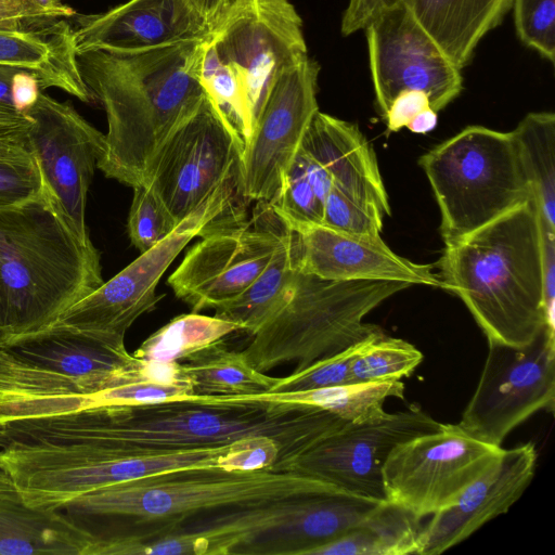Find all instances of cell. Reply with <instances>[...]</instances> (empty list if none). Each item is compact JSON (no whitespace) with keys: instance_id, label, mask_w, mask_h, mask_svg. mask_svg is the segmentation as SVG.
Returning <instances> with one entry per match:
<instances>
[{"instance_id":"43","label":"cell","mask_w":555,"mask_h":555,"mask_svg":"<svg viewBox=\"0 0 555 555\" xmlns=\"http://www.w3.org/2000/svg\"><path fill=\"white\" fill-rule=\"evenodd\" d=\"M31 118L0 104V156L25 157L34 154L28 141Z\"/></svg>"},{"instance_id":"18","label":"cell","mask_w":555,"mask_h":555,"mask_svg":"<svg viewBox=\"0 0 555 555\" xmlns=\"http://www.w3.org/2000/svg\"><path fill=\"white\" fill-rule=\"evenodd\" d=\"M284 222L293 231L295 264L300 273L331 281H393L444 289L435 266L399 256L380 236H356L323 224Z\"/></svg>"},{"instance_id":"30","label":"cell","mask_w":555,"mask_h":555,"mask_svg":"<svg viewBox=\"0 0 555 555\" xmlns=\"http://www.w3.org/2000/svg\"><path fill=\"white\" fill-rule=\"evenodd\" d=\"M179 362L192 384L194 396H260L269 393L280 379L256 370L242 351L231 350L223 340Z\"/></svg>"},{"instance_id":"14","label":"cell","mask_w":555,"mask_h":555,"mask_svg":"<svg viewBox=\"0 0 555 555\" xmlns=\"http://www.w3.org/2000/svg\"><path fill=\"white\" fill-rule=\"evenodd\" d=\"M370 73L382 116L402 91L424 92L439 112L460 95V69L423 28L403 0L377 13L364 27Z\"/></svg>"},{"instance_id":"8","label":"cell","mask_w":555,"mask_h":555,"mask_svg":"<svg viewBox=\"0 0 555 555\" xmlns=\"http://www.w3.org/2000/svg\"><path fill=\"white\" fill-rule=\"evenodd\" d=\"M238 196L244 197L241 177L221 184L168 236L69 307L50 326L91 334L119 352L129 353L125 335L139 317L153 310L162 299L163 296L156 294L160 278L191 240L240 206Z\"/></svg>"},{"instance_id":"37","label":"cell","mask_w":555,"mask_h":555,"mask_svg":"<svg viewBox=\"0 0 555 555\" xmlns=\"http://www.w3.org/2000/svg\"><path fill=\"white\" fill-rule=\"evenodd\" d=\"M178 225L164 203L147 184L133 188L127 229L131 243L144 253L168 236Z\"/></svg>"},{"instance_id":"16","label":"cell","mask_w":555,"mask_h":555,"mask_svg":"<svg viewBox=\"0 0 555 555\" xmlns=\"http://www.w3.org/2000/svg\"><path fill=\"white\" fill-rule=\"evenodd\" d=\"M320 65L309 56L286 68L272 85L244 143L242 193L271 202L282 188L308 127L319 111Z\"/></svg>"},{"instance_id":"7","label":"cell","mask_w":555,"mask_h":555,"mask_svg":"<svg viewBox=\"0 0 555 555\" xmlns=\"http://www.w3.org/2000/svg\"><path fill=\"white\" fill-rule=\"evenodd\" d=\"M444 244L528 202L533 192L513 132L468 126L420 157Z\"/></svg>"},{"instance_id":"3","label":"cell","mask_w":555,"mask_h":555,"mask_svg":"<svg viewBox=\"0 0 555 555\" xmlns=\"http://www.w3.org/2000/svg\"><path fill=\"white\" fill-rule=\"evenodd\" d=\"M103 282L99 250L48 182L31 199L0 208V308L12 344L48 328Z\"/></svg>"},{"instance_id":"44","label":"cell","mask_w":555,"mask_h":555,"mask_svg":"<svg viewBox=\"0 0 555 555\" xmlns=\"http://www.w3.org/2000/svg\"><path fill=\"white\" fill-rule=\"evenodd\" d=\"M430 107L428 96L417 90L400 92L390 103L384 119L388 131H399L422 111Z\"/></svg>"},{"instance_id":"2","label":"cell","mask_w":555,"mask_h":555,"mask_svg":"<svg viewBox=\"0 0 555 555\" xmlns=\"http://www.w3.org/2000/svg\"><path fill=\"white\" fill-rule=\"evenodd\" d=\"M202 41L141 52H80L77 64L93 101L107 119L96 167L131 188L143 184L166 139L201 104Z\"/></svg>"},{"instance_id":"39","label":"cell","mask_w":555,"mask_h":555,"mask_svg":"<svg viewBox=\"0 0 555 555\" xmlns=\"http://www.w3.org/2000/svg\"><path fill=\"white\" fill-rule=\"evenodd\" d=\"M362 340L340 352L312 363L302 371L293 372L286 377H280L270 392L307 391L352 383L350 363L359 351Z\"/></svg>"},{"instance_id":"21","label":"cell","mask_w":555,"mask_h":555,"mask_svg":"<svg viewBox=\"0 0 555 555\" xmlns=\"http://www.w3.org/2000/svg\"><path fill=\"white\" fill-rule=\"evenodd\" d=\"M320 493L228 508L173 525L156 526L144 538L142 552L152 555L242 554L255 539L294 518Z\"/></svg>"},{"instance_id":"35","label":"cell","mask_w":555,"mask_h":555,"mask_svg":"<svg viewBox=\"0 0 555 555\" xmlns=\"http://www.w3.org/2000/svg\"><path fill=\"white\" fill-rule=\"evenodd\" d=\"M332 185L333 180L324 167L300 149L282 188L269 203L286 221L321 224Z\"/></svg>"},{"instance_id":"34","label":"cell","mask_w":555,"mask_h":555,"mask_svg":"<svg viewBox=\"0 0 555 555\" xmlns=\"http://www.w3.org/2000/svg\"><path fill=\"white\" fill-rule=\"evenodd\" d=\"M266 395L276 400L323 409L345 422H362L383 414L388 398L403 399L404 384L401 380L348 383L307 391Z\"/></svg>"},{"instance_id":"12","label":"cell","mask_w":555,"mask_h":555,"mask_svg":"<svg viewBox=\"0 0 555 555\" xmlns=\"http://www.w3.org/2000/svg\"><path fill=\"white\" fill-rule=\"evenodd\" d=\"M503 448L482 442L457 424L397 444L384 468L386 501L423 519L455 503L501 455Z\"/></svg>"},{"instance_id":"40","label":"cell","mask_w":555,"mask_h":555,"mask_svg":"<svg viewBox=\"0 0 555 555\" xmlns=\"http://www.w3.org/2000/svg\"><path fill=\"white\" fill-rule=\"evenodd\" d=\"M384 217L354 202L332 185L323 210V225L337 232L363 237H379Z\"/></svg>"},{"instance_id":"47","label":"cell","mask_w":555,"mask_h":555,"mask_svg":"<svg viewBox=\"0 0 555 555\" xmlns=\"http://www.w3.org/2000/svg\"><path fill=\"white\" fill-rule=\"evenodd\" d=\"M23 70L0 66V104L14 108L13 90ZM15 109V108H14Z\"/></svg>"},{"instance_id":"17","label":"cell","mask_w":555,"mask_h":555,"mask_svg":"<svg viewBox=\"0 0 555 555\" xmlns=\"http://www.w3.org/2000/svg\"><path fill=\"white\" fill-rule=\"evenodd\" d=\"M33 122L28 141L44 179L78 233L90 240L86 225L88 191L105 147V134L68 102L39 93L26 112Z\"/></svg>"},{"instance_id":"46","label":"cell","mask_w":555,"mask_h":555,"mask_svg":"<svg viewBox=\"0 0 555 555\" xmlns=\"http://www.w3.org/2000/svg\"><path fill=\"white\" fill-rule=\"evenodd\" d=\"M233 0H188L194 10L212 27Z\"/></svg>"},{"instance_id":"31","label":"cell","mask_w":555,"mask_h":555,"mask_svg":"<svg viewBox=\"0 0 555 555\" xmlns=\"http://www.w3.org/2000/svg\"><path fill=\"white\" fill-rule=\"evenodd\" d=\"M192 396V384L180 362L143 360L132 356L113 373L105 389L88 398L87 409L155 403Z\"/></svg>"},{"instance_id":"19","label":"cell","mask_w":555,"mask_h":555,"mask_svg":"<svg viewBox=\"0 0 555 555\" xmlns=\"http://www.w3.org/2000/svg\"><path fill=\"white\" fill-rule=\"evenodd\" d=\"M72 20L77 54L133 53L202 41L212 28L188 0H128L102 13H76Z\"/></svg>"},{"instance_id":"15","label":"cell","mask_w":555,"mask_h":555,"mask_svg":"<svg viewBox=\"0 0 555 555\" xmlns=\"http://www.w3.org/2000/svg\"><path fill=\"white\" fill-rule=\"evenodd\" d=\"M440 426L417 405L393 413L385 411L366 421L345 423L276 469L300 473L351 494L385 501L383 468L390 452L397 444Z\"/></svg>"},{"instance_id":"22","label":"cell","mask_w":555,"mask_h":555,"mask_svg":"<svg viewBox=\"0 0 555 555\" xmlns=\"http://www.w3.org/2000/svg\"><path fill=\"white\" fill-rule=\"evenodd\" d=\"M300 149L324 167L345 195L383 217L390 215L375 153L354 124L318 111Z\"/></svg>"},{"instance_id":"28","label":"cell","mask_w":555,"mask_h":555,"mask_svg":"<svg viewBox=\"0 0 555 555\" xmlns=\"http://www.w3.org/2000/svg\"><path fill=\"white\" fill-rule=\"evenodd\" d=\"M298 273L293 231L288 228L263 271L240 295L215 307V317L234 322L242 331L255 334L289 300Z\"/></svg>"},{"instance_id":"29","label":"cell","mask_w":555,"mask_h":555,"mask_svg":"<svg viewBox=\"0 0 555 555\" xmlns=\"http://www.w3.org/2000/svg\"><path fill=\"white\" fill-rule=\"evenodd\" d=\"M421 520L403 507L382 501L340 539L313 555H420Z\"/></svg>"},{"instance_id":"26","label":"cell","mask_w":555,"mask_h":555,"mask_svg":"<svg viewBox=\"0 0 555 555\" xmlns=\"http://www.w3.org/2000/svg\"><path fill=\"white\" fill-rule=\"evenodd\" d=\"M8 347L33 366L63 377L106 378L132 359L91 334L56 325Z\"/></svg>"},{"instance_id":"49","label":"cell","mask_w":555,"mask_h":555,"mask_svg":"<svg viewBox=\"0 0 555 555\" xmlns=\"http://www.w3.org/2000/svg\"><path fill=\"white\" fill-rule=\"evenodd\" d=\"M11 344H12V339L4 327L1 308H0V348L10 346Z\"/></svg>"},{"instance_id":"9","label":"cell","mask_w":555,"mask_h":555,"mask_svg":"<svg viewBox=\"0 0 555 555\" xmlns=\"http://www.w3.org/2000/svg\"><path fill=\"white\" fill-rule=\"evenodd\" d=\"M250 220L244 209L219 218L189 249L168 278L175 295L193 312L233 299L268 266L288 231L269 202H257Z\"/></svg>"},{"instance_id":"25","label":"cell","mask_w":555,"mask_h":555,"mask_svg":"<svg viewBox=\"0 0 555 555\" xmlns=\"http://www.w3.org/2000/svg\"><path fill=\"white\" fill-rule=\"evenodd\" d=\"M380 502L339 488L322 492L294 518L255 539L242 554L313 555L340 539Z\"/></svg>"},{"instance_id":"24","label":"cell","mask_w":555,"mask_h":555,"mask_svg":"<svg viewBox=\"0 0 555 555\" xmlns=\"http://www.w3.org/2000/svg\"><path fill=\"white\" fill-rule=\"evenodd\" d=\"M70 20L18 29H0V66L31 74L41 91L57 88L91 103L93 98L83 82Z\"/></svg>"},{"instance_id":"36","label":"cell","mask_w":555,"mask_h":555,"mask_svg":"<svg viewBox=\"0 0 555 555\" xmlns=\"http://www.w3.org/2000/svg\"><path fill=\"white\" fill-rule=\"evenodd\" d=\"M423 361L412 344L380 330L362 340L350 363L352 383L391 382L410 376Z\"/></svg>"},{"instance_id":"50","label":"cell","mask_w":555,"mask_h":555,"mask_svg":"<svg viewBox=\"0 0 555 555\" xmlns=\"http://www.w3.org/2000/svg\"><path fill=\"white\" fill-rule=\"evenodd\" d=\"M41 5L50 9H57L65 5L64 0H36Z\"/></svg>"},{"instance_id":"13","label":"cell","mask_w":555,"mask_h":555,"mask_svg":"<svg viewBox=\"0 0 555 555\" xmlns=\"http://www.w3.org/2000/svg\"><path fill=\"white\" fill-rule=\"evenodd\" d=\"M208 40L240 83L254 122L280 74L309 56L289 0H233Z\"/></svg>"},{"instance_id":"41","label":"cell","mask_w":555,"mask_h":555,"mask_svg":"<svg viewBox=\"0 0 555 555\" xmlns=\"http://www.w3.org/2000/svg\"><path fill=\"white\" fill-rule=\"evenodd\" d=\"M46 179L36 155L0 156V208L21 205L38 195Z\"/></svg>"},{"instance_id":"10","label":"cell","mask_w":555,"mask_h":555,"mask_svg":"<svg viewBox=\"0 0 555 555\" xmlns=\"http://www.w3.org/2000/svg\"><path fill=\"white\" fill-rule=\"evenodd\" d=\"M243 152V139L206 93L157 151L143 183L179 223L221 184L242 178Z\"/></svg>"},{"instance_id":"45","label":"cell","mask_w":555,"mask_h":555,"mask_svg":"<svg viewBox=\"0 0 555 555\" xmlns=\"http://www.w3.org/2000/svg\"><path fill=\"white\" fill-rule=\"evenodd\" d=\"M403 0H349L343 14L340 31L344 36L364 29L380 11Z\"/></svg>"},{"instance_id":"33","label":"cell","mask_w":555,"mask_h":555,"mask_svg":"<svg viewBox=\"0 0 555 555\" xmlns=\"http://www.w3.org/2000/svg\"><path fill=\"white\" fill-rule=\"evenodd\" d=\"M242 331L234 322L191 312L177 315L150 335L132 356L143 360L179 362L230 334Z\"/></svg>"},{"instance_id":"48","label":"cell","mask_w":555,"mask_h":555,"mask_svg":"<svg viewBox=\"0 0 555 555\" xmlns=\"http://www.w3.org/2000/svg\"><path fill=\"white\" fill-rule=\"evenodd\" d=\"M437 112L427 107L420 112L408 125L406 128L414 133L425 134L431 131L437 125Z\"/></svg>"},{"instance_id":"6","label":"cell","mask_w":555,"mask_h":555,"mask_svg":"<svg viewBox=\"0 0 555 555\" xmlns=\"http://www.w3.org/2000/svg\"><path fill=\"white\" fill-rule=\"evenodd\" d=\"M406 287L404 282L331 281L299 272L289 300L242 352L263 373L288 362L296 364L293 372L302 371L380 331L364 317Z\"/></svg>"},{"instance_id":"42","label":"cell","mask_w":555,"mask_h":555,"mask_svg":"<svg viewBox=\"0 0 555 555\" xmlns=\"http://www.w3.org/2000/svg\"><path fill=\"white\" fill-rule=\"evenodd\" d=\"M76 11L65 4L50 9L36 0H0V29H18L49 24L57 20H72Z\"/></svg>"},{"instance_id":"5","label":"cell","mask_w":555,"mask_h":555,"mask_svg":"<svg viewBox=\"0 0 555 555\" xmlns=\"http://www.w3.org/2000/svg\"><path fill=\"white\" fill-rule=\"evenodd\" d=\"M336 486L292 470L197 468L157 474L81 495L63 511L137 526L173 525L214 512L323 492Z\"/></svg>"},{"instance_id":"4","label":"cell","mask_w":555,"mask_h":555,"mask_svg":"<svg viewBox=\"0 0 555 555\" xmlns=\"http://www.w3.org/2000/svg\"><path fill=\"white\" fill-rule=\"evenodd\" d=\"M444 291L462 299L488 341L520 347L545 327L540 218L534 198L444 244Z\"/></svg>"},{"instance_id":"38","label":"cell","mask_w":555,"mask_h":555,"mask_svg":"<svg viewBox=\"0 0 555 555\" xmlns=\"http://www.w3.org/2000/svg\"><path fill=\"white\" fill-rule=\"evenodd\" d=\"M519 40L548 62L555 61V0H513Z\"/></svg>"},{"instance_id":"23","label":"cell","mask_w":555,"mask_h":555,"mask_svg":"<svg viewBox=\"0 0 555 555\" xmlns=\"http://www.w3.org/2000/svg\"><path fill=\"white\" fill-rule=\"evenodd\" d=\"M98 538L67 512L29 506L0 467V555H92Z\"/></svg>"},{"instance_id":"1","label":"cell","mask_w":555,"mask_h":555,"mask_svg":"<svg viewBox=\"0 0 555 555\" xmlns=\"http://www.w3.org/2000/svg\"><path fill=\"white\" fill-rule=\"evenodd\" d=\"M345 423L323 409L260 396H192L38 417L69 463L221 447L254 437L274 440L282 461L307 451Z\"/></svg>"},{"instance_id":"27","label":"cell","mask_w":555,"mask_h":555,"mask_svg":"<svg viewBox=\"0 0 555 555\" xmlns=\"http://www.w3.org/2000/svg\"><path fill=\"white\" fill-rule=\"evenodd\" d=\"M423 28L463 69L481 39L498 27L513 0H404Z\"/></svg>"},{"instance_id":"11","label":"cell","mask_w":555,"mask_h":555,"mask_svg":"<svg viewBox=\"0 0 555 555\" xmlns=\"http://www.w3.org/2000/svg\"><path fill=\"white\" fill-rule=\"evenodd\" d=\"M477 387L457 425L476 439L501 447L534 413L554 411L555 332L546 326L528 345L488 341Z\"/></svg>"},{"instance_id":"20","label":"cell","mask_w":555,"mask_h":555,"mask_svg":"<svg viewBox=\"0 0 555 555\" xmlns=\"http://www.w3.org/2000/svg\"><path fill=\"white\" fill-rule=\"evenodd\" d=\"M538 451L533 442L503 449L499 459L447 508L423 527L420 555H438L505 514L533 479Z\"/></svg>"},{"instance_id":"32","label":"cell","mask_w":555,"mask_h":555,"mask_svg":"<svg viewBox=\"0 0 555 555\" xmlns=\"http://www.w3.org/2000/svg\"><path fill=\"white\" fill-rule=\"evenodd\" d=\"M512 132L540 219L555 230V115L529 113Z\"/></svg>"}]
</instances>
